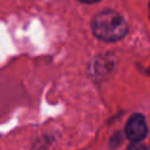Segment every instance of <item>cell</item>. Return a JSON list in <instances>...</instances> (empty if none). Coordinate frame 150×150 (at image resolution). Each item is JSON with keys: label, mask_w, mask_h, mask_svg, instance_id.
Returning <instances> with one entry per match:
<instances>
[{"label": "cell", "mask_w": 150, "mask_h": 150, "mask_svg": "<svg viewBox=\"0 0 150 150\" xmlns=\"http://www.w3.org/2000/svg\"><path fill=\"white\" fill-rule=\"evenodd\" d=\"M128 150H150V148L142 144L141 142H131V144L128 146Z\"/></svg>", "instance_id": "3957f363"}, {"label": "cell", "mask_w": 150, "mask_h": 150, "mask_svg": "<svg viewBox=\"0 0 150 150\" xmlns=\"http://www.w3.org/2000/svg\"><path fill=\"white\" fill-rule=\"evenodd\" d=\"M148 134V127L145 120L139 114L130 116L125 124V136L131 142H141Z\"/></svg>", "instance_id": "7a4b0ae2"}, {"label": "cell", "mask_w": 150, "mask_h": 150, "mask_svg": "<svg viewBox=\"0 0 150 150\" xmlns=\"http://www.w3.org/2000/svg\"><path fill=\"white\" fill-rule=\"evenodd\" d=\"M81 2H86V4H94V2H97L100 0H79Z\"/></svg>", "instance_id": "277c9868"}, {"label": "cell", "mask_w": 150, "mask_h": 150, "mask_svg": "<svg viewBox=\"0 0 150 150\" xmlns=\"http://www.w3.org/2000/svg\"><path fill=\"white\" fill-rule=\"evenodd\" d=\"M93 34L103 41L114 42L121 40L128 32L124 18L115 11L104 9L98 12L91 21Z\"/></svg>", "instance_id": "6da1fadb"}]
</instances>
